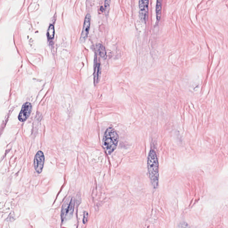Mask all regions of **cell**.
<instances>
[{
    "mask_svg": "<svg viewBox=\"0 0 228 228\" xmlns=\"http://www.w3.org/2000/svg\"><path fill=\"white\" fill-rule=\"evenodd\" d=\"M97 49L100 57L103 58H106V55H107L106 49L102 44H99L97 45Z\"/></svg>",
    "mask_w": 228,
    "mask_h": 228,
    "instance_id": "9c48e42d",
    "label": "cell"
},
{
    "mask_svg": "<svg viewBox=\"0 0 228 228\" xmlns=\"http://www.w3.org/2000/svg\"><path fill=\"white\" fill-rule=\"evenodd\" d=\"M45 157L43 152L38 151L35 155L34 160V167L35 170L38 173H41L44 167Z\"/></svg>",
    "mask_w": 228,
    "mask_h": 228,
    "instance_id": "277c9868",
    "label": "cell"
},
{
    "mask_svg": "<svg viewBox=\"0 0 228 228\" xmlns=\"http://www.w3.org/2000/svg\"><path fill=\"white\" fill-rule=\"evenodd\" d=\"M111 0H105V12L106 15H108L109 11Z\"/></svg>",
    "mask_w": 228,
    "mask_h": 228,
    "instance_id": "7c38bea8",
    "label": "cell"
},
{
    "mask_svg": "<svg viewBox=\"0 0 228 228\" xmlns=\"http://www.w3.org/2000/svg\"><path fill=\"white\" fill-rule=\"evenodd\" d=\"M147 168L149 177L154 188L158 186L159 181V165L157 154L155 151L151 150L147 159Z\"/></svg>",
    "mask_w": 228,
    "mask_h": 228,
    "instance_id": "6da1fadb",
    "label": "cell"
},
{
    "mask_svg": "<svg viewBox=\"0 0 228 228\" xmlns=\"http://www.w3.org/2000/svg\"><path fill=\"white\" fill-rule=\"evenodd\" d=\"M75 200L74 197H69L65 201L61 211V220L63 223L71 218L74 209Z\"/></svg>",
    "mask_w": 228,
    "mask_h": 228,
    "instance_id": "3957f363",
    "label": "cell"
},
{
    "mask_svg": "<svg viewBox=\"0 0 228 228\" xmlns=\"http://www.w3.org/2000/svg\"><path fill=\"white\" fill-rule=\"evenodd\" d=\"M100 74V66L99 63L95 65V72H94V81L95 83L99 81Z\"/></svg>",
    "mask_w": 228,
    "mask_h": 228,
    "instance_id": "30bf717a",
    "label": "cell"
},
{
    "mask_svg": "<svg viewBox=\"0 0 228 228\" xmlns=\"http://www.w3.org/2000/svg\"><path fill=\"white\" fill-rule=\"evenodd\" d=\"M88 214L86 211H85L84 213V216L83 218V223L84 224H86L87 222V219H88Z\"/></svg>",
    "mask_w": 228,
    "mask_h": 228,
    "instance_id": "4fadbf2b",
    "label": "cell"
},
{
    "mask_svg": "<svg viewBox=\"0 0 228 228\" xmlns=\"http://www.w3.org/2000/svg\"><path fill=\"white\" fill-rule=\"evenodd\" d=\"M90 20H91V17L89 13H87L86 16L85 20H84V24H83V28H82V32L80 38V41L83 42L86 40L89 30H90Z\"/></svg>",
    "mask_w": 228,
    "mask_h": 228,
    "instance_id": "8992f818",
    "label": "cell"
},
{
    "mask_svg": "<svg viewBox=\"0 0 228 228\" xmlns=\"http://www.w3.org/2000/svg\"><path fill=\"white\" fill-rule=\"evenodd\" d=\"M55 27H54L53 25H51L49 26L48 30V33H47L48 39L49 40H52L54 38V36H55Z\"/></svg>",
    "mask_w": 228,
    "mask_h": 228,
    "instance_id": "8fae6325",
    "label": "cell"
},
{
    "mask_svg": "<svg viewBox=\"0 0 228 228\" xmlns=\"http://www.w3.org/2000/svg\"><path fill=\"white\" fill-rule=\"evenodd\" d=\"M119 135L114 128L110 127L106 130L103 138V144L108 154L115 151L119 142Z\"/></svg>",
    "mask_w": 228,
    "mask_h": 228,
    "instance_id": "7a4b0ae2",
    "label": "cell"
},
{
    "mask_svg": "<svg viewBox=\"0 0 228 228\" xmlns=\"http://www.w3.org/2000/svg\"><path fill=\"white\" fill-rule=\"evenodd\" d=\"M149 0H139V17L142 22L147 21Z\"/></svg>",
    "mask_w": 228,
    "mask_h": 228,
    "instance_id": "5b68a950",
    "label": "cell"
},
{
    "mask_svg": "<svg viewBox=\"0 0 228 228\" xmlns=\"http://www.w3.org/2000/svg\"><path fill=\"white\" fill-rule=\"evenodd\" d=\"M162 0H157V6H156V14L157 21H160L161 17L162 11Z\"/></svg>",
    "mask_w": 228,
    "mask_h": 228,
    "instance_id": "ba28073f",
    "label": "cell"
},
{
    "mask_svg": "<svg viewBox=\"0 0 228 228\" xmlns=\"http://www.w3.org/2000/svg\"><path fill=\"white\" fill-rule=\"evenodd\" d=\"M31 110L32 106L30 103L27 102L24 104L19 115L18 119L21 122H24L26 120L30 115Z\"/></svg>",
    "mask_w": 228,
    "mask_h": 228,
    "instance_id": "52a82bcc",
    "label": "cell"
}]
</instances>
